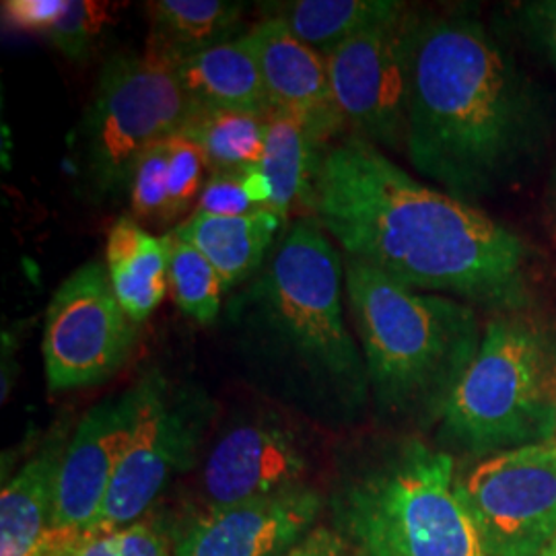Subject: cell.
Segmentation results:
<instances>
[{
    "instance_id": "ffe728a7",
    "label": "cell",
    "mask_w": 556,
    "mask_h": 556,
    "mask_svg": "<svg viewBox=\"0 0 556 556\" xmlns=\"http://www.w3.org/2000/svg\"><path fill=\"white\" fill-rule=\"evenodd\" d=\"M105 268L124 312L147 321L169 289V248L132 215H122L108 231Z\"/></svg>"
},
{
    "instance_id": "30bf717a",
    "label": "cell",
    "mask_w": 556,
    "mask_h": 556,
    "mask_svg": "<svg viewBox=\"0 0 556 556\" xmlns=\"http://www.w3.org/2000/svg\"><path fill=\"white\" fill-rule=\"evenodd\" d=\"M489 556H540L556 536V445L484 457L456 480Z\"/></svg>"
},
{
    "instance_id": "e0dca14e",
    "label": "cell",
    "mask_w": 556,
    "mask_h": 556,
    "mask_svg": "<svg viewBox=\"0 0 556 556\" xmlns=\"http://www.w3.org/2000/svg\"><path fill=\"white\" fill-rule=\"evenodd\" d=\"M179 85L197 108L270 116L258 52L250 29L176 66Z\"/></svg>"
},
{
    "instance_id": "5b68a950",
    "label": "cell",
    "mask_w": 556,
    "mask_h": 556,
    "mask_svg": "<svg viewBox=\"0 0 556 556\" xmlns=\"http://www.w3.org/2000/svg\"><path fill=\"white\" fill-rule=\"evenodd\" d=\"M556 390V337L536 318L503 312L441 417V439L470 456L544 443Z\"/></svg>"
},
{
    "instance_id": "7c38bea8",
    "label": "cell",
    "mask_w": 556,
    "mask_h": 556,
    "mask_svg": "<svg viewBox=\"0 0 556 556\" xmlns=\"http://www.w3.org/2000/svg\"><path fill=\"white\" fill-rule=\"evenodd\" d=\"M139 406V388L103 397L80 417L60 459L50 534L85 536L100 521Z\"/></svg>"
},
{
    "instance_id": "f546056e",
    "label": "cell",
    "mask_w": 556,
    "mask_h": 556,
    "mask_svg": "<svg viewBox=\"0 0 556 556\" xmlns=\"http://www.w3.org/2000/svg\"><path fill=\"white\" fill-rule=\"evenodd\" d=\"M68 2L71 0H4L2 21L11 29L46 38L66 13Z\"/></svg>"
},
{
    "instance_id": "1f68e13d",
    "label": "cell",
    "mask_w": 556,
    "mask_h": 556,
    "mask_svg": "<svg viewBox=\"0 0 556 556\" xmlns=\"http://www.w3.org/2000/svg\"><path fill=\"white\" fill-rule=\"evenodd\" d=\"M528 25L534 29L538 40L546 46L556 64V0L523 4Z\"/></svg>"
},
{
    "instance_id": "8992f818",
    "label": "cell",
    "mask_w": 556,
    "mask_h": 556,
    "mask_svg": "<svg viewBox=\"0 0 556 556\" xmlns=\"http://www.w3.org/2000/svg\"><path fill=\"white\" fill-rule=\"evenodd\" d=\"M447 452L406 443L358 478L340 505L358 556H489L457 497Z\"/></svg>"
},
{
    "instance_id": "603a6c76",
    "label": "cell",
    "mask_w": 556,
    "mask_h": 556,
    "mask_svg": "<svg viewBox=\"0 0 556 556\" xmlns=\"http://www.w3.org/2000/svg\"><path fill=\"white\" fill-rule=\"evenodd\" d=\"M266 118L248 112L197 108L179 135L199 147L211 174L238 172L260 165Z\"/></svg>"
},
{
    "instance_id": "8fae6325",
    "label": "cell",
    "mask_w": 556,
    "mask_h": 556,
    "mask_svg": "<svg viewBox=\"0 0 556 556\" xmlns=\"http://www.w3.org/2000/svg\"><path fill=\"white\" fill-rule=\"evenodd\" d=\"M420 15L371 27L340 43L326 59L346 130L383 153L406 147V119Z\"/></svg>"
},
{
    "instance_id": "f1b7e54d",
    "label": "cell",
    "mask_w": 556,
    "mask_h": 556,
    "mask_svg": "<svg viewBox=\"0 0 556 556\" xmlns=\"http://www.w3.org/2000/svg\"><path fill=\"white\" fill-rule=\"evenodd\" d=\"M197 211L217 217H243L262 208H256L248 197L243 186V169H238L211 174L200 192Z\"/></svg>"
},
{
    "instance_id": "9c48e42d",
    "label": "cell",
    "mask_w": 556,
    "mask_h": 556,
    "mask_svg": "<svg viewBox=\"0 0 556 556\" xmlns=\"http://www.w3.org/2000/svg\"><path fill=\"white\" fill-rule=\"evenodd\" d=\"M139 324L124 312L108 268L89 260L64 278L43 316V371L48 390L64 394L100 386L130 361Z\"/></svg>"
},
{
    "instance_id": "7a4b0ae2",
    "label": "cell",
    "mask_w": 556,
    "mask_h": 556,
    "mask_svg": "<svg viewBox=\"0 0 556 556\" xmlns=\"http://www.w3.org/2000/svg\"><path fill=\"white\" fill-rule=\"evenodd\" d=\"M540 137L532 83L480 21L420 20L404 147L417 174L475 204L519 178Z\"/></svg>"
},
{
    "instance_id": "d590c367",
    "label": "cell",
    "mask_w": 556,
    "mask_h": 556,
    "mask_svg": "<svg viewBox=\"0 0 556 556\" xmlns=\"http://www.w3.org/2000/svg\"><path fill=\"white\" fill-rule=\"evenodd\" d=\"M553 197H555V211H556V169H555V184H553Z\"/></svg>"
},
{
    "instance_id": "4dcf8cb0",
    "label": "cell",
    "mask_w": 556,
    "mask_h": 556,
    "mask_svg": "<svg viewBox=\"0 0 556 556\" xmlns=\"http://www.w3.org/2000/svg\"><path fill=\"white\" fill-rule=\"evenodd\" d=\"M285 556H358L349 538L328 526H316Z\"/></svg>"
},
{
    "instance_id": "2e32d148",
    "label": "cell",
    "mask_w": 556,
    "mask_h": 556,
    "mask_svg": "<svg viewBox=\"0 0 556 556\" xmlns=\"http://www.w3.org/2000/svg\"><path fill=\"white\" fill-rule=\"evenodd\" d=\"M285 229L287 220L275 211L262 208L243 217H217L197 211L172 231L213 264L225 293H229L258 275Z\"/></svg>"
},
{
    "instance_id": "44dd1931",
    "label": "cell",
    "mask_w": 556,
    "mask_h": 556,
    "mask_svg": "<svg viewBox=\"0 0 556 556\" xmlns=\"http://www.w3.org/2000/svg\"><path fill=\"white\" fill-rule=\"evenodd\" d=\"M266 20L282 21L291 34L328 56L340 43L402 17L400 0H289L262 4Z\"/></svg>"
},
{
    "instance_id": "484cf974",
    "label": "cell",
    "mask_w": 556,
    "mask_h": 556,
    "mask_svg": "<svg viewBox=\"0 0 556 556\" xmlns=\"http://www.w3.org/2000/svg\"><path fill=\"white\" fill-rule=\"evenodd\" d=\"M169 142L163 140L151 147L135 165L128 199L130 215L139 223L169 225Z\"/></svg>"
},
{
    "instance_id": "5bb4252c",
    "label": "cell",
    "mask_w": 556,
    "mask_h": 556,
    "mask_svg": "<svg viewBox=\"0 0 556 556\" xmlns=\"http://www.w3.org/2000/svg\"><path fill=\"white\" fill-rule=\"evenodd\" d=\"M305 468L298 438L280 422L258 418L233 425L202 466L199 514L298 489Z\"/></svg>"
},
{
    "instance_id": "6da1fadb",
    "label": "cell",
    "mask_w": 556,
    "mask_h": 556,
    "mask_svg": "<svg viewBox=\"0 0 556 556\" xmlns=\"http://www.w3.org/2000/svg\"><path fill=\"white\" fill-rule=\"evenodd\" d=\"M303 211L346 258L413 289L498 314L528 301L532 256L523 239L357 135L324 147Z\"/></svg>"
},
{
    "instance_id": "7402d4cb",
    "label": "cell",
    "mask_w": 556,
    "mask_h": 556,
    "mask_svg": "<svg viewBox=\"0 0 556 556\" xmlns=\"http://www.w3.org/2000/svg\"><path fill=\"white\" fill-rule=\"evenodd\" d=\"M324 147L314 139L305 122L273 112L266 118L262 174L270 181L273 200L268 211L289 220L295 208H305Z\"/></svg>"
},
{
    "instance_id": "83f0119b",
    "label": "cell",
    "mask_w": 556,
    "mask_h": 556,
    "mask_svg": "<svg viewBox=\"0 0 556 556\" xmlns=\"http://www.w3.org/2000/svg\"><path fill=\"white\" fill-rule=\"evenodd\" d=\"M169 142V215L172 223L186 215L206 184V160L192 140L176 135Z\"/></svg>"
},
{
    "instance_id": "ac0fdd59",
    "label": "cell",
    "mask_w": 556,
    "mask_h": 556,
    "mask_svg": "<svg viewBox=\"0 0 556 556\" xmlns=\"http://www.w3.org/2000/svg\"><path fill=\"white\" fill-rule=\"evenodd\" d=\"M64 429L46 441L0 495V556H40L50 538L60 459L68 443Z\"/></svg>"
},
{
    "instance_id": "4316f807",
    "label": "cell",
    "mask_w": 556,
    "mask_h": 556,
    "mask_svg": "<svg viewBox=\"0 0 556 556\" xmlns=\"http://www.w3.org/2000/svg\"><path fill=\"white\" fill-rule=\"evenodd\" d=\"M56 551L60 556H174L167 538L144 521L110 532L85 534Z\"/></svg>"
},
{
    "instance_id": "52a82bcc",
    "label": "cell",
    "mask_w": 556,
    "mask_h": 556,
    "mask_svg": "<svg viewBox=\"0 0 556 556\" xmlns=\"http://www.w3.org/2000/svg\"><path fill=\"white\" fill-rule=\"evenodd\" d=\"M197 112L167 62L119 52L103 62L77 128L80 169L91 197L116 199L135 165L155 144L181 132Z\"/></svg>"
},
{
    "instance_id": "836d02e7",
    "label": "cell",
    "mask_w": 556,
    "mask_h": 556,
    "mask_svg": "<svg viewBox=\"0 0 556 556\" xmlns=\"http://www.w3.org/2000/svg\"><path fill=\"white\" fill-rule=\"evenodd\" d=\"M540 556H556V536L551 540V544L542 551V555Z\"/></svg>"
},
{
    "instance_id": "cb8c5ba5",
    "label": "cell",
    "mask_w": 556,
    "mask_h": 556,
    "mask_svg": "<svg viewBox=\"0 0 556 556\" xmlns=\"http://www.w3.org/2000/svg\"><path fill=\"white\" fill-rule=\"evenodd\" d=\"M165 239L169 248V287L179 312L200 326H213L219 319L225 295L217 270L174 231L165 233Z\"/></svg>"
},
{
    "instance_id": "4fadbf2b",
    "label": "cell",
    "mask_w": 556,
    "mask_h": 556,
    "mask_svg": "<svg viewBox=\"0 0 556 556\" xmlns=\"http://www.w3.org/2000/svg\"><path fill=\"white\" fill-rule=\"evenodd\" d=\"M321 498L301 484L192 517L174 556H285L316 528Z\"/></svg>"
},
{
    "instance_id": "d6a6232c",
    "label": "cell",
    "mask_w": 556,
    "mask_h": 556,
    "mask_svg": "<svg viewBox=\"0 0 556 556\" xmlns=\"http://www.w3.org/2000/svg\"><path fill=\"white\" fill-rule=\"evenodd\" d=\"M544 443L556 445V390L555 397H553V406H551V418H548V433H546V441Z\"/></svg>"
},
{
    "instance_id": "d6986e66",
    "label": "cell",
    "mask_w": 556,
    "mask_h": 556,
    "mask_svg": "<svg viewBox=\"0 0 556 556\" xmlns=\"http://www.w3.org/2000/svg\"><path fill=\"white\" fill-rule=\"evenodd\" d=\"M149 38L144 54L178 66L223 41L236 40L243 29V2L227 0H151L144 4Z\"/></svg>"
},
{
    "instance_id": "ba28073f",
    "label": "cell",
    "mask_w": 556,
    "mask_h": 556,
    "mask_svg": "<svg viewBox=\"0 0 556 556\" xmlns=\"http://www.w3.org/2000/svg\"><path fill=\"white\" fill-rule=\"evenodd\" d=\"M139 406L93 532L140 521L199 457L213 406L204 392L153 369L137 381Z\"/></svg>"
},
{
    "instance_id": "9a60e30c",
    "label": "cell",
    "mask_w": 556,
    "mask_h": 556,
    "mask_svg": "<svg viewBox=\"0 0 556 556\" xmlns=\"http://www.w3.org/2000/svg\"><path fill=\"white\" fill-rule=\"evenodd\" d=\"M250 38L258 52L273 112H285L305 122L321 147L349 135L324 54L295 38L278 20L260 21L250 27Z\"/></svg>"
},
{
    "instance_id": "e575fe53",
    "label": "cell",
    "mask_w": 556,
    "mask_h": 556,
    "mask_svg": "<svg viewBox=\"0 0 556 556\" xmlns=\"http://www.w3.org/2000/svg\"><path fill=\"white\" fill-rule=\"evenodd\" d=\"M40 556H60L59 551H48V553H43V555Z\"/></svg>"
},
{
    "instance_id": "277c9868",
    "label": "cell",
    "mask_w": 556,
    "mask_h": 556,
    "mask_svg": "<svg viewBox=\"0 0 556 556\" xmlns=\"http://www.w3.org/2000/svg\"><path fill=\"white\" fill-rule=\"evenodd\" d=\"M344 293L379 413L420 425L441 420L480 349L477 307L346 256Z\"/></svg>"
},
{
    "instance_id": "d4e9b609",
    "label": "cell",
    "mask_w": 556,
    "mask_h": 556,
    "mask_svg": "<svg viewBox=\"0 0 556 556\" xmlns=\"http://www.w3.org/2000/svg\"><path fill=\"white\" fill-rule=\"evenodd\" d=\"M114 23V4L101 0H71L66 13L46 36L62 56L75 62L89 59L108 27Z\"/></svg>"
},
{
    "instance_id": "3957f363",
    "label": "cell",
    "mask_w": 556,
    "mask_h": 556,
    "mask_svg": "<svg viewBox=\"0 0 556 556\" xmlns=\"http://www.w3.org/2000/svg\"><path fill=\"white\" fill-rule=\"evenodd\" d=\"M344 258L312 217L293 220L227 303L243 344L298 371L318 392L358 406L369 392L363 353L344 319Z\"/></svg>"
}]
</instances>
